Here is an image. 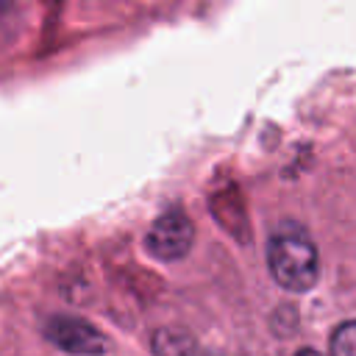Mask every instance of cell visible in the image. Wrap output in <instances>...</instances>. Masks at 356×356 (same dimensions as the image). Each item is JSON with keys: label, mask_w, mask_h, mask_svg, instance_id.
I'll list each match as a JSON object with an SVG mask.
<instances>
[{"label": "cell", "mask_w": 356, "mask_h": 356, "mask_svg": "<svg viewBox=\"0 0 356 356\" xmlns=\"http://www.w3.org/2000/svg\"><path fill=\"white\" fill-rule=\"evenodd\" d=\"M44 337L58 350L72 353V356H103L111 350L108 337L81 317H64V314L50 317L44 325Z\"/></svg>", "instance_id": "3"}, {"label": "cell", "mask_w": 356, "mask_h": 356, "mask_svg": "<svg viewBox=\"0 0 356 356\" xmlns=\"http://www.w3.org/2000/svg\"><path fill=\"white\" fill-rule=\"evenodd\" d=\"M267 267L286 292H309L320 278V256L312 239L295 231H278L267 242Z\"/></svg>", "instance_id": "1"}, {"label": "cell", "mask_w": 356, "mask_h": 356, "mask_svg": "<svg viewBox=\"0 0 356 356\" xmlns=\"http://www.w3.org/2000/svg\"><path fill=\"white\" fill-rule=\"evenodd\" d=\"M153 356H197V339L178 325H161L150 337Z\"/></svg>", "instance_id": "4"}, {"label": "cell", "mask_w": 356, "mask_h": 356, "mask_svg": "<svg viewBox=\"0 0 356 356\" xmlns=\"http://www.w3.org/2000/svg\"><path fill=\"white\" fill-rule=\"evenodd\" d=\"M295 356H323V353H317L314 348H300V350H298Z\"/></svg>", "instance_id": "6"}, {"label": "cell", "mask_w": 356, "mask_h": 356, "mask_svg": "<svg viewBox=\"0 0 356 356\" xmlns=\"http://www.w3.org/2000/svg\"><path fill=\"white\" fill-rule=\"evenodd\" d=\"M331 356H356V320L337 325L331 334Z\"/></svg>", "instance_id": "5"}, {"label": "cell", "mask_w": 356, "mask_h": 356, "mask_svg": "<svg viewBox=\"0 0 356 356\" xmlns=\"http://www.w3.org/2000/svg\"><path fill=\"white\" fill-rule=\"evenodd\" d=\"M195 245V225L184 209H167L145 234V250L159 261H178Z\"/></svg>", "instance_id": "2"}, {"label": "cell", "mask_w": 356, "mask_h": 356, "mask_svg": "<svg viewBox=\"0 0 356 356\" xmlns=\"http://www.w3.org/2000/svg\"><path fill=\"white\" fill-rule=\"evenodd\" d=\"M8 3H11V0H0V8H6V6H8Z\"/></svg>", "instance_id": "7"}]
</instances>
